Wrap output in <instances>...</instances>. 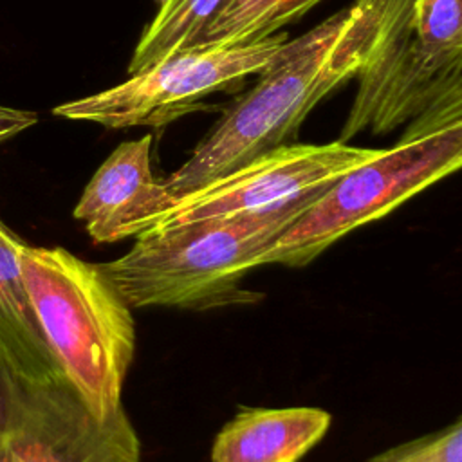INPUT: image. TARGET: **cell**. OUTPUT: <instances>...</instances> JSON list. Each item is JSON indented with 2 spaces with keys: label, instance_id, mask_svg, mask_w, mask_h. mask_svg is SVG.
Instances as JSON below:
<instances>
[{
  "label": "cell",
  "instance_id": "6da1fadb",
  "mask_svg": "<svg viewBox=\"0 0 462 462\" xmlns=\"http://www.w3.org/2000/svg\"><path fill=\"white\" fill-rule=\"evenodd\" d=\"M377 13L379 0H356L305 34L285 40L260 72L258 83L162 179L168 193L179 199L285 144L323 97L357 76L375 32Z\"/></svg>",
  "mask_w": 462,
  "mask_h": 462
},
{
  "label": "cell",
  "instance_id": "7a4b0ae2",
  "mask_svg": "<svg viewBox=\"0 0 462 462\" xmlns=\"http://www.w3.org/2000/svg\"><path fill=\"white\" fill-rule=\"evenodd\" d=\"M323 191L262 211L153 226L128 253L99 267L132 309L209 310L260 301L262 292L244 287V276Z\"/></svg>",
  "mask_w": 462,
  "mask_h": 462
},
{
  "label": "cell",
  "instance_id": "3957f363",
  "mask_svg": "<svg viewBox=\"0 0 462 462\" xmlns=\"http://www.w3.org/2000/svg\"><path fill=\"white\" fill-rule=\"evenodd\" d=\"M339 134H424L462 121V0H379L375 32Z\"/></svg>",
  "mask_w": 462,
  "mask_h": 462
},
{
  "label": "cell",
  "instance_id": "277c9868",
  "mask_svg": "<svg viewBox=\"0 0 462 462\" xmlns=\"http://www.w3.org/2000/svg\"><path fill=\"white\" fill-rule=\"evenodd\" d=\"M20 271L65 377L97 422L114 420L135 350L132 307L99 263L65 247L23 244Z\"/></svg>",
  "mask_w": 462,
  "mask_h": 462
},
{
  "label": "cell",
  "instance_id": "5b68a950",
  "mask_svg": "<svg viewBox=\"0 0 462 462\" xmlns=\"http://www.w3.org/2000/svg\"><path fill=\"white\" fill-rule=\"evenodd\" d=\"M462 164V121L399 139L336 179L262 254L258 265L305 267L354 229L393 211Z\"/></svg>",
  "mask_w": 462,
  "mask_h": 462
},
{
  "label": "cell",
  "instance_id": "8992f818",
  "mask_svg": "<svg viewBox=\"0 0 462 462\" xmlns=\"http://www.w3.org/2000/svg\"><path fill=\"white\" fill-rule=\"evenodd\" d=\"M0 462H141L125 410L101 424L70 381L34 377L0 357Z\"/></svg>",
  "mask_w": 462,
  "mask_h": 462
},
{
  "label": "cell",
  "instance_id": "52a82bcc",
  "mask_svg": "<svg viewBox=\"0 0 462 462\" xmlns=\"http://www.w3.org/2000/svg\"><path fill=\"white\" fill-rule=\"evenodd\" d=\"M285 40L280 32L251 43L179 51L116 87L67 101L52 112L117 130L159 128L188 114L204 96L260 74Z\"/></svg>",
  "mask_w": 462,
  "mask_h": 462
},
{
  "label": "cell",
  "instance_id": "ba28073f",
  "mask_svg": "<svg viewBox=\"0 0 462 462\" xmlns=\"http://www.w3.org/2000/svg\"><path fill=\"white\" fill-rule=\"evenodd\" d=\"M379 152L381 148H361L341 141L285 143L175 199L155 226L276 208L327 189L343 173Z\"/></svg>",
  "mask_w": 462,
  "mask_h": 462
},
{
  "label": "cell",
  "instance_id": "9c48e42d",
  "mask_svg": "<svg viewBox=\"0 0 462 462\" xmlns=\"http://www.w3.org/2000/svg\"><path fill=\"white\" fill-rule=\"evenodd\" d=\"M152 135L121 143L85 186L74 218L96 244H114L155 226L175 199L150 164Z\"/></svg>",
  "mask_w": 462,
  "mask_h": 462
},
{
  "label": "cell",
  "instance_id": "30bf717a",
  "mask_svg": "<svg viewBox=\"0 0 462 462\" xmlns=\"http://www.w3.org/2000/svg\"><path fill=\"white\" fill-rule=\"evenodd\" d=\"M330 422L321 408H244L215 437L211 462H298Z\"/></svg>",
  "mask_w": 462,
  "mask_h": 462
},
{
  "label": "cell",
  "instance_id": "8fae6325",
  "mask_svg": "<svg viewBox=\"0 0 462 462\" xmlns=\"http://www.w3.org/2000/svg\"><path fill=\"white\" fill-rule=\"evenodd\" d=\"M23 240L0 220V357L34 375H61L51 352L20 271Z\"/></svg>",
  "mask_w": 462,
  "mask_h": 462
},
{
  "label": "cell",
  "instance_id": "7c38bea8",
  "mask_svg": "<svg viewBox=\"0 0 462 462\" xmlns=\"http://www.w3.org/2000/svg\"><path fill=\"white\" fill-rule=\"evenodd\" d=\"M222 0H164L143 31L128 63V76L139 74L162 58L197 47Z\"/></svg>",
  "mask_w": 462,
  "mask_h": 462
},
{
  "label": "cell",
  "instance_id": "4fadbf2b",
  "mask_svg": "<svg viewBox=\"0 0 462 462\" xmlns=\"http://www.w3.org/2000/svg\"><path fill=\"white\" fill-rule=\"evenodd\" d=\"M321 0H222L197 47L240 45L276 34Z\"/></svg>",
  "mask_w": 462,
  "mask_h": 462
},
{
  "label": "cell",
  "instance_id": "5bb4252c",
  "mask_svg": "<svg viewBox=\"0 0 462 462\" xmlns=\"http://www.w3.org/2000/svg\"><path fill=\"white\" fill-rule=\"evenodd\" d=\"M368 462H462V422L395 446Z\"/></svg>",
  "mask_w": 462,
  "mask_h": 462
},
{
  "label": "cell",
  "instance_id": "9a60e30c",
  "mask_svg": "<svg viewBox=\"0 0 462 462\" xmlns=\"http://www.w3.org/2000/svg\"><path fill=\"white\" fill-rule=\"evenodd\" d=\"M36 121H38V116L34 112L0 106V143L32 126Z\"/></svg>",
  "mask_w": 462,
  "mask_h": 462
},
{
  "label": "cell",
  "instance_id": "2e32d148",
  "mask_svg": "<svg viewBox=\"0 0 462 462\" xmlns=\"http://www.w3.org/2000/svg\"><path fill=\"white\" fill-rule=\"evenodd\" d=\"M162 2H164V0H155V4H157V7H159V5H161V4H162Z\"/></svg>",
  "mask_w": 462,
  "mask_h": 462
}]
</instances>
